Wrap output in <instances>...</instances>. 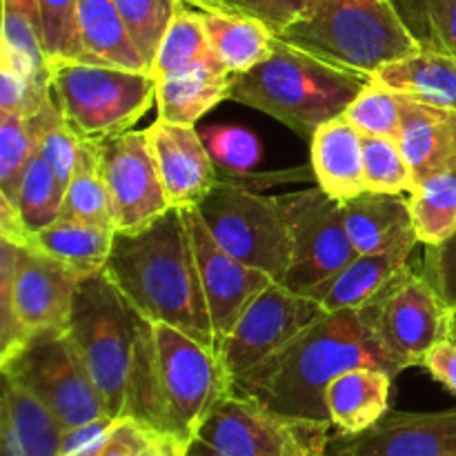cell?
I'll return each mask as SVG.
<instances>
[{
	"mask_svg": "<svg viewBox=\"0 0 456 456\" xmlns=\"http://www.w3.org/2000/svg\"><path fill=\"white\" fill-rule=\"evenodd\" d=\"M361 365L392 377L405 370L370 330L361 310L328 312L283 350L236 377L234 392L285 417L330 423L325 390L338 374Z\"/></svg>",
	"mask_w": 456,
	"mask_h": 456,
	"instance_id": "6da1fadb",
	"label": "cell"
},
{
	"mask_svg": "<svg viewBox=\"0 0 456 456\" xmlns=\"http://www.w3.org/2000/svg\"><path fill=\"white\" fill-rule=\"evenodd\" d=\"M102 272L147 321L218 350L183 209L172 208L141 232H116Z\"/></svg>",
	"mask_w": 456,
	"mask_h": 456,
	"instance_id": "7a4b0ae2",
	"label": "cell"
},
{
	"mask_svg": "<svg viewBox=\"0 0 456 456\" xmlns=\"http://www.w3.org/2000/svg\"><path fill=\"white\" fill-rule=\"evenodd\" d=\"M234 377L214 347L181 330L147 323L138 338L125 417L191 444Z\"/></svg>",
	"mask_w": 456,
	"mask_h": 456,
	"instance_id": "3957f363",
	"label": "cell"
},
{
	"mask_svg": "<svg viewBox=\"0 0 456 456\" xmlns=\"http://www.w3.org/2000/svg\"><path fill=\"white\" fill-rule=\"evenodd\" d=\"M368 80L370 76L321 61L276 38L261 65L232 76L227 101L263 111L298 136L312 138L321 125L347 110Z\"/></svg>",
	"mask_w": 456,
	"mask_h": 456,
	"instance_id": "277c9868",
	"label": "cell"
},
{
	"mask_svg": "<svg viewBox=\"0 0 456 456\" xmlns=\"http://www.w3.org/2000/svg\"><path fill=\"white\" fill-rule=\"evenodd\" d=\"M279 38L370 78L421 49L395 0H316L312 16Z\"/></svg>",
	"mask_w": 456,
	"mask_h": 456,
	"instance_id": "5b68a950",
	"label": "cell"
},
{
	"mask_svg": "<svg viewBox=\"0 0 456 456\" xmlns=\"http://www.w3.org/2000/svg\"><path fill=\"white\" fill-rule=\"evenodd\" d=\"M147 323L105 272L80 281L65 332L114 419L125 417L138 338Z\"/></svg>",
	"mask_w": 456,
	"mask_h": 456,
	"instance_id": "8992f818",
	"label": "cell"
},
{
	"mask_svg": "<svg viewBox=\"0 0 456 456\" xmlns=\"http://www.w3.org/2000/svg\"><path fill=\"white\" fill-rule=\"evenodd\" d=\"M83 279L36 249L0 239V361L38 334L67 330Z\"/></svg>",
	"mask_w": 456,
	"mask_h": 456,
	"instance_id": "52a82bcc",
	"label": "cell"
},
{
	"mask_svg": "<svg viewBox=\"0 0 456 456\" xmlns=\"http://www.w3.org/2000/svg\"><path fill=\"white\" fill-rule=\"evenodd\" d=\"M52 92L62 116L85 142H105L132 132L156 105V78L147 71L52 61Z\"/></svg>",
	"mask_w": 456,
	"mask_h": 456,
	"instance_id": "ba28073f",
	"label": "cell"
},
{
	"mask_svg": "<svg viewBox=\"0 0 456 456\" xmlns=\"http://www.w3.org/2000/svg\"><path fill=\"white\" fill-rule=\"evenodd\" d=\"M196 209L225 252L283 283L292 263V243L274 196L218 178Z\"/></svg>",
	"mask_w": 456,
	"mask_h": 456,
	"instance_id": "9c48e42d",
	"label": "cell"
},
{
	"mask_svg": "<svg viewBox=\"0 0 456 456\" xmlns=\"http://www.w3.org/2000/svg\"><path fill=\"white\" fill-rule=\"evenodd\" d=\"M3 377L12 379L40 401L65 430L110 417L78 352L65 330L38 334L0 361Z\"/></svg>",
	"mask_w": 456,
	"mask_h": 456,
	"instance_id": "30bf717a",
	"label": "cell"
},
{
	"mask_svg": "<svg viewBox=\"0 0 456 456\" xmlns=\"http://www.w3.org/2000/svg\"><path fill=\"white\" fill-rule=\"evenodd\" d=\"M330 423L274 412L252 396H223L196 439L223 456H328Z\"/></svg>",
	"mask_w": 456,
	"mask_h": 456,
	"instance_id": "8fae6325",
	"label": "cell"
},
{
	"mask_svg": "<svg viewBox=\"0 0 456 456\" xmlns=\"http://www.w3.org/2000/svg\"><path fill=\"white\" fill-rule=\"evenodd\" d=\"M361 314L405 370L423 365L428 352L450 338V307L423 272H414L410 265L361 307Z\"/></svg>",
	"mask_w": 456,
	"mask_h": 456,
	"instance_id": "7c38bea8",
	"label": "cell"
},
{
	"mask_svg": "<svg viewBox=\"0 0 456 456\" xmlns=\"http://www.w3.org/2000/svg\"><path fill=\"white\" fill-rule=\"evenodd\" d=\"M274 199L292 243V263L283 285L307 297L356 256L343 221V205L321 187Z\"/></svg>",
	"mask_w": 456,
	"mask_h": 456,
	"instance_id": "4fadbf2b",
	"label": "cell"
},
{
	"mask_svg": "<svg viewBox=\"0 0 456 456\" xmlns=\"http://www.w3.org/2000/svg\"><path fill=\"white\" fill-rule=\"evenodd\" d=\"M325 314L323 305L312 297L272 283L240 314L234 330L218 346V354L236 379L289 346Z\"/></svg>",
	"mask_w": 456,
	"mask_h": 456,
	"instance_id": "5bb4252c",
	"label": "cell"
},
{
	"mask_svg": "<svg viewBox=\"0 0 456 456\" xmlns=\"http://www.w3.org/2000/svg\"><path fill=\"white\" fill-rule=\"evenodd\" d=\"M101 160L114 199L116 232H141L172 209L145 129L101 142Z\"/></svg>",
	"mask_w": 456,
	"mask_h": 456,
	"instance_id": "9a60e30c",
	"label": "cell"
},
{
	"mask_svg": "<svg viewBox=\"0 0 456 456\" xmlns=\"http://www.w3.org/2000/svg\"><path fill=\"white\" fill-rule=\"evenodd\" d=\"M183 214H185L187 227H190L214 334L221 346L223 338L234 330L236 321L248 310L249 303L276 281L265 272L225 252L205 227L199 209L187 208L183 209Z\"/></svg>",
	"mask_w": 456,
	"mask_h": 456,
	"instance_id": "2e32d148",
	"label": "cell"
},
{
	"mask_svg": "<svg viewBox=\"0 0 456 456\" xmlns=\"http://www.w3.org/2000/svg\"><path fill=\"white\" fill-rule=\"evenodd\" d=\"M328 456H456V408L390 412L356 435L330 436Z\"/></svg>",
	"mask_w": 456,
	"mask_h": 456,
	"instance_id": "e0dca14e",
	"label": "cell"
},
{
	"mask_svg": "<svg viewBox=\"0 0 456 456\" xmlns=\"http://www.w3.org/2000/svg\"><path fill=\"white\" fill-rule=\"evenodd\" d=\"M145 134L169 208H196L221 178L199 129L159 118Z\"/></svg>",
	"mask_w": 456,
	"mask_h": 456,
	"instance_id": "ac0fdd59",
	"label": "cell"
},
{
	"mask_svg": "<svg viewBox=\"0 0 456 456\" xmlns=\"http://www.w3.org/2000/svg\"><path fill=\"white\" fill-rule=\"evenodd\" d=\"M341 205L347 236L356 254L392 252L419 245L410 199H403V194L363 191Z\"/></svg>",
	"mask_w": 456,
	"mask_h": 456,
	"instance_id": "d6986e66",
	"label": "cell"
},
{
	"mask_svg": "<svg viewBox=\"0 0 456 456\" xmlns=\"http://www.w3.org/2000/svg\"><path fill=\"white\" fill-rule=\"evenodd\" d=\"M312 176L316 185L338 203L356 199L365 190L363 134L346 118L328 120L310 138Z\"/></svg>",
	"mask_w": 456,
	"mask_h": 456,
	"instance_id": "ffe728a7",
	"label": "cell"
},
{
	"mask_svg": "<svg viewBox=\"0 0 456 456\" xmlns=\"http://www.w3.org/2000/svg\"><path fill=\"white\" fill-rule=\"evenodd\" d=\"M232 76L216 56H209L156 80L159 118L196 127L208 111L227 101Z\"/></svg>",
	"mask_w": 456,
	"mask_h": 456,
	"instance_id": "44dd1931",
	"label": "cell"
},
{
	"mask_svg": "<svg viewBox=\"0 0 456 456\" xmlns=\"http://www.w3.org/2000/svg\"><path fill=\"white\" fill-rule=\"evenodd\" d=\"M396 142L414 181H423L456 159V111L403 96V118Z\"/></svg>",
	"mask_w": 456,
	"mask_h": 456,
	"instance_id": "7402d4cb",
	"label": "cell"
},
{
	"mask_svg": "<svg viewBox=\"0 0 456 456\" xmlns=\"http://www.w3.org/2000/svg\"><path fill=\"white\" fill-rule=\"evenodd\" d=\"M412 252L414 248H401L392 252L356 254L346 267L316 285L307 297L319 301L325 312L361 310L410 265Z\"/></svg>",
	"mask_w": 456,
	"mask_h": 456,
	"instance_id": "603a6c76",
	"label": "cell"
},
{
	"mask_svg": "<svg viewBox=\"0 0 456 456\" xmlns=\"http://www.w3.org/2000/svg\"><path fill=\"white\" fill-rule=\"evenodd\" d=\"M392 379L390 372L370 365L346 370L332 379L325 390V408L337 435L368 430L390 410Z\"/></svg>",
	"mask_w": 456,
	"mask_h": 456,
	"instance_id": "cb8c5ba5",
	"label": "cell"
},
{
	"mask_svg": "<svg viewBox=\"0 0 456 456\" xmlns=\"http://www.w3.org/2000/svg\"><path fill=\"white\" fill-rule=\"evenodd\" d=\"M65 428L25 387L3 377V456H61Z\"/></svg>",
	"mask_w": 456,
	"mask_h": 456,
	"instance_id": "d4e9b609",
	"label": "cell"
},
{
	"mask_svg": "<svg viewBox=\"0 0 456 456\" xmlns=\"http://www.w3.org/2000/svg\"><path fill=\"white\" fill-rule=\"evenodd\" d=\"M372 78L412 101L456 111V56L448 52L421 45L419 52L383 65Z\"/></svg>",
	"mask_w": 456,
	"mask_h": 456,
	"instance_id": "484cf974",
	"label": "cell"
},
{
	"mask_svg": "<svg viewBox=\"0 0 456 456\" xmlns=\"http://www.w3.org/2000/svg\"><path fill=\"white\" fill-rule=\"evenodd\" d=\"M78 61L150 74L114 0H78Z\"/></svg>",
	"mask_w": 456,
	"mask_h": 456,
	"instance_id": "4316f807",
	"label": "cell"
},
{
	"mask_svg": "<svg viewBox=\"0 0 456 456\" xmlns=\"http://www.w3.org/2000/svg\"><path fill=\"white\" fill-rule=\"evenodd\" d=\"M114 236L116 232L107 227L58 218L52 225L27 234L22 245L71 267L78 274L92 276L105 270Z\"/></svg>",
	"mask_w": 456,
	"mask_h": 456,
	"instance_id": "83f0119b",
	"label": "cell"
},
{
	"mask_svg": "<svg viewBox=\"0 0 456 456\" xmlns=\"http://www.w3.org/2000/svg\"><path fill=\"white\" fill-rule=\"evenodd\" d=\"M214 56L230 74H245L261 65L274 49L276 36L249 16L218 9H199Z\"/></svg>",
	"mask_w": 456,
	"mask_h": 456,
	"instance_id": "f1b7e54d",
	"label": "cell"
},
{
	"mask_svg": "<svg viewBox=\"0 0 456 456\" xmlns=\"http://www.w3.org/2000/svg\"><path fill=\"white\" fill-rule=\"evenodd\" d=\"M61 218L89 223L116 232V209L101 160V142H85L78 167L67 183Z\"/></svg>",
	"mask_w": 456,
	"mask_h": 456,
	"instance_id": "f546056e",
	"label": "cell"
},
{
	"mask_svg": "<svg viewBox=\"0 0 456 456\" xmlns=\"http://www.w3.org/2000/svg\"><path fill=\"white\" fill-rule=\"evenodd\" d=\"M414 230L421 245H439L456 232V159L410 191Z\"/></svg>",
	"mask_w": 456,
	"mask_h": 456,
	"instance_id": "4dcf8cb0",
	"label": "cell"
},
{
	"mask_svg": "<svg viewBox=\"0 0 456 456\" xmlns=\"http://www.w3.org/2000/svg\"><path fill=\"white\" fill-rule=\"evenodd\" d=\"M27 127L34 142V154L43 156L62 187H67L78 167L83 141L69 127L56 98L52 96L36 114L27 116Z\"/></svg>",
	"mask_w": 456,
	"mask_h": 456,
	"instance_id": "1f68e13d",
	"label": "cell"
},
{
	"mask_svg": "<svg viewBox=\"0 0 456 456\" xmlns=\"http://www.w3.org/2000/svg\"><path fill=\"white\" fill-rule=\"evenodd\" d=\"M65 187L43 156L34 154L18 190L16 209L27 232H38L61 218Z\"/></svg>",
	"mask_w": 456,
	"mask_h": 456,
	"instance_id": "d6a6232c",
	"label": "cell"
},
{
	"mask_svg": "<svg viewBox=\"0 0 456 456\" xmlns=\"http://www.w3.org/2000/svg\"><path fill=\"white\" fill-rule=\"evenodd\" d=\"M209 56H214V52L209 47L199 9L183 3V7L174 16L172 25H169L167 34H165L163 43H160L154 65H151V76L160 80L174 71L183 69V67L191 65V62Z\"/></svg>",
	"mask_w": 456,
	"mask_h": 456,
	"instance_id": "836d02e7",
	"label": "cell"
},
{
	"mask_svg": "<svg viewBox=\"0 0 456 456\" xmlns=\"http://www.w3.org/2000/svg\"><path fill=\"white\" fill-rule=\"evenodd\" d=\"M343 116L363 136H386L396 141L403 118V94L379 83L377 78H370Z\"/></svg>",
	"mask_w": 456,
	"mask_h": 456,
	"instance_id": "e575fe53",
	"label": "cell"
},
{
	"mask_svg": "<svg viewBox=\"0 0 456 456\" xmlns=\"http://www.w3.org/2000/svg\"><path fill=\"white\" fill-rule=\"evenodd\" d=\"M114 3L151 74V65H154L160 43H163L174 16L183 7V0H114Z\"/></svg>",
	"mask_w": 456,
	"mask_h": 456,
	"instance_id": "d590c367",
	"label": "cell"
},
{
	"mask_svg": "<svg viewBox=\"0 0 456 456\" xmlns=\"http://www.w3.org/2000/svg\"><path fill=\"white\" fill-rule=\"evenodd\" d=\"M365 190L377 194L412 191L417 181L395 138L363 136Z\"/></svg>",
	"mask_w": 456,
	"mask_h": 456,
	"instance_id": "8d00e7d4",
	"label": "cell"
},
{
	"mask_svg": "<svg viewBox=\"0 0 456 456\" xmlns=\"http://www.w3.org/2000/svg\"><path fill=\"white\" fill-rule=\"evenodd\" d=\"M417 40L456 56V0H395Z\"/></svg>",
	"mask_w": 456,
	"mask_h": 456,
	"instance_id": "74e56055",
	"label": "cell"
},
{
	"mask_svg": "<svg viewBox=\"0 0 456 456\" xmlns=\"http://www.w3.org/2000/svg\"><path fill=\"white\" fill-rule=\"evenodd\" d=\"M34 156L27 116L18 111L0 114V199L16 205L22 176Z\"/></svg>",
	"mask_w": 456,
	"mask_h": 456,
	"instance_id": "f35d334b",
	"label": "cell"
},
{
	"mask_svg": "<svg viewBox=\"0 0 456 456\" xmlns=\"http://www.w3.org/2000/svg\"><path fill=\"white\" fill-rule=\"evenodd\" d=\"M205 147L216 165L218 174L245 176L249 169L261 163V141L256 134L234 125H218L200 132Z\"/></svg>",
	"mask_w": 456,
	"mask_h": 456,
	"instance_id": "ab89813d",
	"label": "cell"
},
{
	"mask_svg": "<svg viewBox=\"0 0 456 456\" xmlns=\"http://www.w3.org/2000/svg\"><path fill=\"white\" fill-rule=\"evenodd\" d=\"M40 38L52 61H78V0H38Z\"/></svg>",
	"mask_w": 456,
	"mask_h": 456,
	"instance_id": "60d3db41",
	"label": "cell"
},
{
	"mask_svg": "<svg viewBox=\"0 0 456 456\" xmlns=\"http://www.w3.org/2000/svg\"><path fill=\"white\" fill-rule=\"evenodd\" d=\"M218 12L240 13L263 22L279 38L314 12L316 0H214Z\"/></svg>",
	"mask_w": 456,
	"mask_h": 456,
	"instance_id": "b9f144b4",
	"label": "cell"
},
{
	"mask_svg": "<svg viewBox=\"0 0 456 456\" xmlns=\"http://www.w3.org/2000/svg\"><path fill=\"white\" fill-rule=\"evenodd\" d=\"M421 272L441 301L456 310V232L444 243L426 245Z\"/></svg>",
	"mask_w": 456,
	"mask_h": 456,
	"instance_id": "7bdbcfd3",
	"label": "cell"
},
{
	"mask_svg": "<svg viewBox=\"0 0 456 456\" xmlns=\"http://www.w3.org/2000/svg\"><path fill=\"white\" fill-rule=\"evenodd\" d=\"M159 430L134 417L116 419L110 428L98 456H141L142 450L151 444Z\"/></svg>",
	"mask_w": 456,
	"mask_h": 456,
	"instance_id": "ee69618b",
	"label": "cell"
},
{
	"mask_svg": "<svg viewBox=\"0 0 456 456\" xmlns=\"http://www.w3.org/2000/svg\"><path fill=\"white\" fill-rule=\"evenodd\" d=\"M114 421V417H102L96 421L62 430L61 456H98Z\"/></svg>",
	"mask_w": 456,
	"mask_h": 456,
	"instance_id": "f6af8a7d",
	"label": "cell"
},
{
	"mask_svg": "<svg viewBox=\"0 0 456 456\" xmlns=\"http://www.w3.org/2000/svg\"><path fill=\"white\" fill-rule=\"evenodd\" d=\"M423 368L432 374V379L441 383L450 395L456 396V341L445 338L439 346L428 352Z\"/></svg>",
	"mask_w": 456,
	"mask_h": 456,
	"instance_id": "bcb514c9",
	"label": "cell"
},
{
	"mask_svg": "<svg viewBox=\"0 0 456 456\" xmlns=\"http://www.w3.org/2000/svg\"><path fill=\"white\" fill-rule=\"evenodd\" d=\"M190 444L183 441L181 436L169 435V432H159L151 439V444L142 450L141 456H187Z\"/></svg>",
	"mask_w": 456,
	"mask_h": 456,
	"instance_id": "7dc6e473",
	"label": "cell"
},
{
	"mask_svg": "<svg viewBox=\"0 0 456 456\" xmlns=\"http://www.w3.org/2000/svg\"><path fill=\"white\" fill-rule=\"evenodd\" d=\"M3 9H13V12L22 13L40 31L38 0H3Z\"/></svg>",
	"mask_w": 456,
	"mask_h": 456,
	"instance_id": "c3c4849f",
	"label": "cell"
},
{
	"mask_svg": "<svg viewBox=\"0 0 456 456\" xmlns=\"http://www.w3.org/2000/svg\"><path fill=\"white\" fill-rule=\"evenodd\" d=\"M187 456H223V454H218L216 450H212L208 444H203V441L194 439L190 444V448H187Z\"/></svg>",
	"mask_w": 456,
	"mask_h": 456,
	"instance_id": "681fc988",
	"label": "cell"
},
{
	"mask_svg": "<svg viewBox=\"0 0 456 456\" xmlns=\"http://www.w3.org/2000/svg\"><path fill=\"white\" fill-rule=\"evenodd\" d=\"M183 3H187L194 9H216L214 0H183Z\"/></svg>",
	"mask_w": 456,
	"mask_h": 456,
	"instance_id": "f907efd6",
	"label": "cell"
},
{
	"mask_svg": "<svg viewBox=\"0 0 456 456\" xmlns=\"http://www.w3.org/2000/svg\"><path fill=\"white\" fill-rule=\"evenodd\" d=\"M450 334H456V310H450Z\"/></svg>",
	"mask_w": 456,
	"mask_h": 456,
	"instance_id": "816d5d0a",
	"label": "cell"
},
{
	"mask_svg": "<svg viewBox=\"0 0 456 456\" xmlns=\"http://www.w3.org/2000/svg\"><path fill=\"white\" fill-rule=\"evenodd\" d=\"M450 338H452V341H456V334H450Z\"/></svg>",
	"mask_w": 456,
	"mask_h": 456,
	"instance_id": "f5cc1de1",
	"label": "cell"
}]
</instances>
